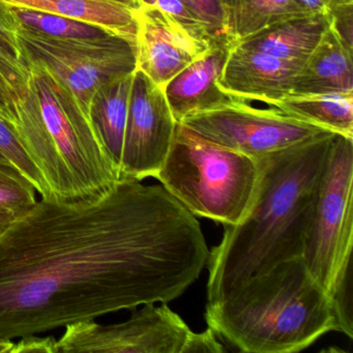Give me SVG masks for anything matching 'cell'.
I'll return each instance as SVG.
<instances>
[{
    "label": "cell",
    "mask_w": 353,
    "mask_h": 353,
    "mask_svg": "<svg viewBox=\"0 0 353 353\" xmlns=\"http://www.w3.org/2000/svg\"><path fill=\"white\" fill-rule=\"evenodd\" d=\"M196 216L162 185L121 179L41 199L0 235V340L179 299L208 265Z\"/></svg>",
    "instance_id": "6da1fadb"
},
{
    "label": "cell",
    "mask_w": 353,
    "mask_h": 353,
    "mask_svg": "<svg viewBox=\"0 0 353 353\" xmlns=\"http://www.w3.org/2000/svg\"><path fill=\"white\" fill-rule=\"evenodd\" d=\"M336 133L324 132L257 158L259 179L251 208L208 258V303L249 279L301 257L312 202Z\"/></svg>",
    "instance_id": "7a4b0ae2"
},
{
    "label": "cell",
    "mask_w": 353,
    "mask_h": 353,
    "mask_svg": "<svg viewBox=\"0 0 353 353\" xmlns=\"http://www.w3.org/2000/svg\"><path fill=\"white\" fill-rule=\"evenodd\" d=\"M205 320L216 336L245 353L299 352L336 330L332 299L301 257L208 303Z\"/></svg>",
    "instance_id": "3957f363"
},
{
    "label": "cell",
    "mask_w": 353,
    "mask_h": 353,
    "mask_svg": "<svg viewBox=\"0 0 353 353\" xmlns=\"http://www.w3.org/2000/svg\"><path fill=\"white\" fill-rule=\"evenodd\" d=\"M32 76L51 160L53 200L99 197L119 181L90 115L71 90L44 65L26 61Z\"/></svg>",
    "instance_id": "277c9868"
},
{
    "label": "cell",
    "mask_w": 353,
    "mask_h": 353,
    "mask_svg": "<svg viewBox=\"0 0 353 353\" xmlns=\"http://www.w3.org/2000/svg\"><path fill=\"white\" fill-rule=\"evenodd\" d=\"M161 185L194 216L235 225L257 191V159L214 143L177 123L163 166Z\"/></svg>",
    "instance_id": "5b68a950"
},
{
    "label": "cell",
    "mask_w": 353,
    "mask_h": 353,
    "mask_svg": "<svg viewBox=\"0 0 353 353\" xmlns=\"http://www.w3.org/2000/svg\"><path fill=\"white\" fill-rule=\"evenodd\" d=\"M353 138L336 134L312 202L301 259L328 293L352 257Z\"/></svg>",
    "instance_id": "8992f818"
},
{
    "label": "cell",
    "mask_w": 353,
    "mask_h": 353,
    "mask_svg": "<svg viewBox=\"0 0 353 353\" xmlns=\"http://www.w3.org/2000/svg\"><path fill=\"white\" fill-rule=\"evenodd\" d=\"M18 41L24 63H40L54 74L90 115L101 86L136 71L135 41L125 37L57 38L20 26Z\"/></svg>",
    "instance_id": "52a82bcc"
},
{
    "label": "cell",
    "mask_w": 353,
    "mask_h": 353,
    "mask_svg": "<svg viewBox=\"0 0 353 353\" xmlns=\"http://www.w3.org/2000/svg\"><path fill=\"white\" fill-rule=\"evenodd\" d=\"M201 137L257 159L327 132L279 109H257L232 103L195 113L181 123Z\"/></svg>",
    "instance_id": "ba28073f"
},
{
    "label": "cell",
    "mask_w": 353,
    "mask_h": 353,
    "mask_svg": "<svg viewBox=\"0 0 353 353\" xmlns=\"http://www.w3.org/2000/svg\"><path fill=\"white\" fill-rule=\"evenodd\" d=\"M142 305L121 323L69 324L57 340L59 353H183L193 330L183 318L167 303Z\"/></svg>",
    "instance_id": "9c48e42d"
},
{
    "label": "cell",
    "mask_w": 353,
    "mask_h": 353,
    "mask_svg": "<svg viewBox=\"0 0 353 353\" xmlns=\"http://www.w3.org/2000/svg\"><path fill=\"white\" fill-rule=\"evenodd\" d=\"M176 125L163 88L142 72H134L119 181L156 177L170 150Z\"/></svg>",
    "instance_id": "30bf717a"
},
{
    "label": "cell",
    "mask_w": 353,
    "mask_h": 353,
    "mask_svg": "<svg viewBox=\"0 0 353 353\" xmlns=\"http://www.w3.org/2000/svg\"><path fill=\"white\" fill-rule=\"evenodd\" d=\"M135 15L136 71L161 88L210 47L154 6L142 5Z\"/></svg>",
    "instance_id": "8fae6325"
},
{
    "label": "cell",
    "mask_w": 353,
    "mask_h": 353,
    "mask_svg": "<svg viewBox=\"0 0 353 353\" xmlns=\"http://www.w3.org/2000/svg\"><path fill=\"white\" fill-rule=\"evenodd\" d=\"M301 63L233 45L218 85L235 100L258 101L276 107L290 96Z\"/></svg>",
    "instance_id": "7c38bea8"
},
{
    "label": "cell",
    "mask_w": 353,
    "mask_h": 353,
    "mask_svg": "<svg viewBox=\"0 0 353 353\" xmlns=\"http://www.w3.org/2000/svg\"><path fill=\"white\" fill-rule=\"evenodd\" d=\"M232 45H212L164 86L163 92L176 123L195 113L235 101L218 85Z\"/></svg>",
    "instance_id": "4fadbf2b"
},
{
    "label": "cell",
    "mask_w": 353,
    "mask_h": 353,
    "mask_svg": "<svg viewBox=\"0 0 353 353\" xmlns=\"http://www.w3.org/2000/svg\"><path fill=\"white\" fill-rule=\"evenodd\" d=\"M353 94L352 53L328 28L294 77L290 96Z\"/></svg>",
    "instance_id": "5bb4252c"
},
{
    "label": "cell",
    "mask_w": 353,
    "mask_h": 353,
    "mask_svg": "<svg viewBox=\"0 0 353 353\" xmlns=\"http://www.w3.org/2000/svg\"><path fill=\"white\" fill-rule=\"evenodd\" d=\"M328 28L327 15L296 16L272 24L235 45L303 65Z\"/></svg>",
    "instance_id": "9a60e30c"
},
{
    "label": "cell",
    "mask_w": 353,
    "mask_h": 353,
    "mask_svg": "<svg viewBox=\"0 0 353 353\" xmlns=\"http://www.w3.org/2000/svg\"><path fill=\"white\" fill-rule=\"evenodd\" d=\"M8 5L65 16L100 26L117 36L135 41L137 22L134 10L112 0H0Z\"/></svg>",
    "instance_id": "2e32d148"
},
{
    "label": "cell",
    "mask_w": 353,
    "mask_h": 353,
    "mask_svg": "<svg viewBox=\"0 0 353 353\" xmlns=\"http://www.w3.org/2000/svg\"><path fill=\"white\" fill-rule=\"evenodd\" d=\"M133 77L134 73L121 76L101 86L94 94L90 106V117L94 127L119 175Z\"/></svg>",
    "instance_id": "e0dca14e"
},
{
    "label": "cell",
    "mask_w": 353,
    "mask_h": 353,
    "mask_svg": "<svg viewBox=\"0 0 353 353\" xmlns=\"http://www.w3.org/2000/svg\"><path fill=\"white\" fill-rule=\"evenodd\" d=\"M274 108L326 131L353 138V94L289 96Z\"/></svg>",
    "instance_id": "ac0fdd59"
},
{
    "label": "cell",
    "mask_w": 353,
    "mask_h": 353,
    "mask_svg": "<svg viewBox=\"0 0 353 353\" xmlns=\"http://www.w3.org/2000/svg\"><path fill=\"white\" fill-rule=\"evenodd\" d=\"M309 14L299 0H231L229 39L235 45L276 22Z\"/></svg>",
    "instance_id": "d6986e66"
},
{
    "label": "cell",
    "mask_w": 353,
    "mask_h": 353,
    "mask_svg": "<svg viewBox=\"0 0 353 353\" xmlns=\"http://www.w3.org/2000/svg\"><path fill=\"white\" fill-rule=\"evenodd\" d=\"M8 7L22 28L46 36L57 38L94 39L114 34L100 26L65 16L16 6L8 5Z\"/></svg>",
    "instance_id": "ffe728a7"
},
{
    "label": "cell",
    "mask_w": 353,
    "mask_h": 353,
    "mask_svg": "<svg viewBox=\"0 0 353 353\" xmlns=\"http://www.w3.org/2000/svg\"><path fill=\"white\" fill-rule=\"evenodd\" d=\"M32 90V76L30 68L0 46V94L6 107L3 119L10 109L28 100Z\"/></svg>",
    "instance_id": "44dd1931"
},
{
    "label": "cell",
    "mask_w": 353,
    "mask_h": 353,
    "mask_svg": "<svg viewBox=\"0 0 353 353\" xmlns=\"http://www.w3.org/2000/svg\"><path fill=\"white\" fill-rule=\"evenodd\" d=\"M32 183L8 161H0V210L19 216L37 203Z\"/></svg>",
    "instance_id": "7402d4cb"
},
{
    "label": "cell",
    "mask_w": 353,
    "mask_h": 353,
    "mask_svg": "<svg viewBox=\"0 0 353 353\" xmlns=\"http://www.w3.org/2000/svg\"><path fill=\"white\" fill-rule=\"evenodd\" d=\"M0 154L20 171L36 189L43 199H52L50 190L21 142L11 128L0 119Z\"/></svg>",
    "instance_id": "603a6c76"
},
{
    "label": "cell",
    "mask_w": 353,
    "mask_h": 353,
    "mask_svg": "<svg viewBox=\"0 0 353 353\" xmlns=\"http://www.w3.org/2000/svg\"><path fill=\"white\" fill-rule=\"evenodd\" d=\"M199 18L212 45H232L229 39L228 12L231 0H183ZM233 46V45H232Z\"/></svg>",
    "instance_id": "cb8c5ba5"
},
{
    "label": "cell",
    "mask_w": 353,
    "mask_h": 353,
    "mask_svg": "<svg viewBox=\"0 0 353 353\" xmlns=\"http://www.w3.org/2000/svg\"><path fill=\"white\" fill-rule=\"evenodd\" d=\"M352 262L343 268L339 274L330 296L332 299V311L336 323V332H343L348 338H353L352 318Z\"/></svg>",
    "instance_id": "d4e9b609"
},
{
    "label": "cell",
    "mask_w": 353,
    "mask_h": 353,
    "mask_svg": "<svg viewBox=\"0 0 353 353\" xmlns=\"http://www.w3.org/2000/svg\"><path fill=\"white\" fill-rule=\"evenodd\" d=\"M142 5L158 8L179 23L190 36L212 46L203 23L183 0H142Z\"/></svg>",
    "instance_id": "484cf974"
},
{
    "label": "cell",
    "mask_w": 353,
    "mask_h": 353,
    "mask_svg": "<svg viewBox=\"0 0 353 353\" xmlns=\"http://www.w3.org/2000/svg\"><path fill=\"white\" fill-rule=\"evenodd\" d=\"M327 16L330 30L353 53V0H330Z\"/></svg>",
    "instance_id": "4316f807"
},
{
    "label": "cell",
    "mask_w": 353,
    "mask_h": 353,
    "mask_svg": "<svg viewBox=\"0 0 353 353\" xmlns=\"http://www.w3.org/2000/svg\"><path fill=\"white\" fill-rule=\"evenodd\" d=\"M19 28L20 24L14 18L7 3L0 1V46H3L6 50L23 61L18 41Z\"/></svg>",
    "instance_id": "83f0119b"
},
{
    "label": "cell",
    "mask_w": 353,
    "mask_h": 353,
    "mask_svg": "<svg viewBox=\"0 0 353 353\" xmlns=\"http://www.w3.org/2000/svg\"><path fill=\"white\" fill-rule=\"evenodd\" d=\"M226 349L216 339V334L210 327L202 332H192L183 353H222Z\"/></svg>",
    "instance_id": "f1b7e54d"
},
{
    "label": "cell",
    "mask_w": 353,
    "mask_h": 353,
    "mask_svg": "<svg viewBox=\"0 0 353 353\" xmlns=\"http://www.w3.org/2000/svg\"><path fill=\"white\" fill-rule=\"evenodd\" d=\"M59 353L57 340L53 336L40 338L36 334L22 336L18 343H14L11 353Z\"/></svg>",
    "instance_id": "f546056e"
},
{
    "label": "cell",
    "mask_w": 353,
    "mask_h": 353,
    "mask_svg": "<svg viewBox=\"0 0 353 353\" xmlns=\"http://www.w3.org/2000/svg\"><path fill=\"white\" fill-rule=\"evenodd\" d=\"M301 5L310 14H322L327 15L330 0H299Z\"/></svg>",
    "instance_id": "4dcf8cb0"
},
{
    "label": "cell",
    "mask_w": 353,
    "mask_h": 353,
    "mask_svg": "<svg viewBox=\"0 0 353 353\" xmlns=\"http://www.w3.org/2000/svg\"><path fill=\"white\" fill-rule=\"evenodd\" d=\"M17 216L12 214V212H8V210H0V235L3 234L10 225L16 220Z\"/></svg>",
    "instance_id": "1f68e13d"
},
{
    "label": "cell",
    "mask_w": 353,
    "mask_h": 353,
    "mask_svg": "<svg viewBox=\"0 0 353 353\" xmlns=\"http://www.w3.org/2000/svg\"><path fill=\"white\" fill-rule=\"evenodd\" d=\"M112 1L125 6V7L130 8L134 11H137L142 6V0H112Z\"/></svg>",
    "instance_id": "d6a6232c"
},
{
    "label": "cell",
    "mask_w": 353,
    "mask_h": 353,
    "mask_svg": "<svg viewBox=\"0 0 353 353\" xmlns=\"http://www.w3.org/2000/svg\"><path fill=\"white\" fill-rule=\"evenodd\" d=\"M14 342L11 340H0V353H11Z\"/></svg>",
    "instance_id": "836d02e7"
},
{
    "label": "cell",
    "mask_w": 353,
    "mask_h": 353,
    "mask_svg": "<svg viewBox=\"0 0 353 353\" xmlns=\"http://www.w3.org/2000/svg\"><path fill=\"white\" fill-rule=\"evenodd\" d=\"M5 103H3V96L0 94V119H3V114H5Z\"/></svg>",
    "instance_id": "e575fe53"
},
{
    "label": "cell",
    "mask_w": 353,
    "mask_h": 353,
    "mask_svg": "<svg viewBox=\"0 0 353 353\" xmlns=\"http://www.w3.org/2000/svg\"><path fill=\"white\" fill-rule=\"evenodd\" d=\"M0 161H8V160H6V159L3 158V157L1 156V154H0ZM8 162H9V161H8Z\"/></svg>",
    "instance_id": "d590c367"
}]
</instances>
